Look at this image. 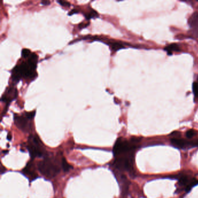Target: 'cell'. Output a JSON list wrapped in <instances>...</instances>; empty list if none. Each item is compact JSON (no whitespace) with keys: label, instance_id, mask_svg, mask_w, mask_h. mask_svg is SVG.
<instances>
[{"label":"cell","instance_id":"cell-1","mask_svg":"<svg viewBox=\"0 0 198 198\" xmlns=\"http://www.w3.org/2000/svg\"><path fill=\"white\" fill-rule=\"evenodd\" d=\"M26 62H22L16 66L12 70V78L15 83H18L23 78L26 79L34 78L37 74L36 69L38 62V56L34 53H32Z\"/></svg>","mask_w":198,"mask_h":198},{"label":"cell","instance_id":"cell-2","mask_svg":"<svg viewBox=\"0 0 198 198\" xmlns=\"http://www.w3.org/2000/svg\"><path fill=\"white\" fill-rule=\"evenodd\" d=\"M37 167L40 173L48 178L55 177L61 170L60 167L56 161L51 158H46L39 161Z\"/></svg>","mask_w":198,"mask_h":198},{"label":"cell","instance_id":"cell-3","mask_svg":"<svg viewBox=\"0 0 198 198\" xmlns=\"http://www.w3.org/2000/svg\"><path fill=\"white\" fill-rule=\"evenodd\" d=\"M134 152H131L116 157L113 165L116 169L120 171L127 172L131 174H133L134 172Z\"/></svg>","mask_w":198,"mask_h":198},{"label":"cell","instance_id":"cell-4","mask_svg":"<svg viewBox=\"0 0 198 198\" xmlns=\"http://www.w3.org/2000/svg\"><path fill=\"white\" fill-rule=\"evenodd\" d=\"M27 149L33 159L37 157H42L46 154V149L44 144L37 134H31L29 136Z\"/></svg>","mask_w":198,"mask_h":198},{"label":"cell","instance_id":"cell-5","mask_svg":"<svg viewBox=\"0 0 198 198\" xmlns=\"http://www.w3.org/2000/svg\"><path fill=\"white\" fill-rule=\"evenodd\" d=\"M136 148V144H134L131 141H128L123 137L119 138L113 147V153L114 157L128 154L131 152H134Z\"/></svg>","mask_w":198,"mask_h":198},{"label":"cell","instance_id":"cell-6","mask_svg":"<svg viewBox=\"0 0 198 198\" xmlns=\"http://www.w3.org/2000/svg\"><path fill=\"white\" fill-rule=\"evenodd\" d=\"M178 180V186L177 190L178 192L184 191L186 192H189L194 186L198 185V180L186 174H180Z\"/></svg>","mask_w":198,"mask_h":198},{"label":"cell","instance_id":"cell-7","mask_svg":"<svg viewBox=\"0 0 198 198\" xmlns=\"http://www.w3.org/2000/svg\"><path fill=\"white\" fill-rule=\"evenodd\" d=\"M14 123L19 129L25 133H29L33 129L32 120L28 119L25 114L21 116L15 114Z\"/></svg>","mask_w":198,"mask_h":198},{"label":"cell","instance_id":"cell-8","mask_svg":"<svg viewBox=\"0 0 198 198\" xmlns=\"http://www.w3.org/2000/svg\"><path fill=\"white\" fill-rule=\"evenodd\" d=\"M18 97V91L16 88L13 87H8L2 96L1 101L6 103V108H8V106L13 100L16 99Z\"/></svg>","mask_w":198,"mask_h":198},{"label":"cell","instance_id":"cell-9","mask_svg":"<svg viewBox=\"0 0 198 198\" xmlns=\"http://www.w3.org/2000/svg\"><path fill=\"white\" fill-rule=\"evenodd\" d=\"M172 145L178 149L189 148L194 147V141H188L180 138H173L171 139Z\"/></svg>","mask_w":198,"mask_h":198},{"label":"cell","instance_id":"cell-10","mask_svg":"<svg viewBox=\"0 0 198 198\" xmlns=\"http://www.w3.org/2000/svg\"><path fill=\"white\" fill-rule=\"evenodd\" d=\"M22 173L30 181L35 180L38 177L36 167L32 161L27 163L26 167L23 169Z\"/></svg>","mask_w":198,"mask_h":198},{"label":"cell","instance_id":"cell-11","mask_svg":"<svg viewBox=\"0 0 198 198\" xmlns=\"http://www.w3.org/2000/svg\"><path fill=\"white\" fill-rule=\"evenodd\" d=\"M188 24L192 34L195 37H198V12L192 14L188 19Z\"/></svg>","mask_w":198,"mask_h":198},{"label":"cell","instance_id":"cell-12","mask_svg":"<svg viewBox=\"0 0 198 198\" xmlns=\"http://www.w3.org/2000/svg\"><path fill=\"white\" fill-rule=\"evenodd\" d=\"M102 42L108 44L110 47L111 50L114 52L125 48L124 43L120 41H112L111 40H108L107 38H103Z\"/></svg>","mask_w":198,"mask_h":198},{"label":"cell","instance_id":"cell-13","mask_svg":"<svg viewBox=\"0 0 198 198\" xmlns=\"http://www.w3.org/2000/svg\"><path fill=\"white\" fill-rule=\"evenodd\" d=\"M164 50L167 51V54L169 55H172V52H180V48L177 44H171L170 45H168L166 47L164 48Z\"/></svg>","mask_w":198,"mask_h":198},{"label":"cell","instance_id":"cell-14","mask_svg":"<svg viewBox=\"0 0 198 198\" xmlns=\"http://www.w3.org/2000/svg\"><path fill=\"white\" fill-rule=\"evenodd\" d=\"M84 15L87 20H89L91 18H96L99 17L98 13L94 10H91L87 14H84Z\"/></svg>","mask_w":198,"mask_h":198},{"label":"cell","instance_id":"cell-15","mask_svg":"<svg viewBox=\"0 0 198 198\" xmlns=\"http://www.w3.org/2000/svg\"><path fill=\"white\" fill-rule=\"evenodd\" d=\"M62 169H63V170L65 172H68L70 170L71 168H72V167L71 166V165H70L67 161H66V159L63 158L62 159Z\"/></svg>","mask_w":198,"mask_h":198},{"label":"cell","instance_id":"cell-16","mask_svg":"<svg viewBox=\"0 0 198 198\" xmlns=\"http://www.w3.org/2000/svg\"><path fill=\"white\" fill-rule=\"evenodd\" d=\"M197 134V132L192 129L189 130L186 132V136L188 138H192Z\"/></svg>","mask_w":198,"mask_h":198},{"label":"cell","instance_id":"cell-17","mask_svg":"<svg viewBox=\"0 0 198 198\" xmlns=\"http://www.w3.org/2000/svg\"><path fill=\"white\" fill-rule=\"evenodd\" d=\"M192 90L194 94L195 97L198 98V82L195 81L192 84Z\"/></svg>","mask_w":198,"mask_h":198},{"label":"cell","instance_id":"cell-18","mask_svg":"<svg viewBox=\"0 0 198 198\" xmlns=\"http://www.w3.org/2000/svg\"><path fill=\"white\" fill-rule=\"evenodd\" d=\"M32 53L30 52V51L28 49H23L22 51V56L23 58H28L30 55H31Z\"/></svg>","mask_w":198,"mask_h":198},{"label":"cell","instance_id":"cell-19","mask_svg":"<svg viewBox=\"0 0 198 198\" xmlns=\"http://www.w3.org/2000/svg\"><path fill=\"white\" fill-rule=\"evenodd\" d=\"M36 111H30V112H25V115L30 120H33L35 116Z\"/></svg>","mask_w":198,"mask_h":198},{"label":"cell","instance_id":"cell-20","mask_svg":"<svg viewBox=\"0 0 198 198\" xmlns=\"http://www.w3.org/2000/svg\"><path fill=\"white\" fill-rule=\"evenodd\" d=\"M57 2L59 3L61 6L64 7H70L71 6V4L70 2L67 1H57Z\"/></svg>","mask_w":198,"mask_h":198},{"label":"cell","instance_id":"cell-21","mask_svg":"<svg viewBox=\"0 0 198 198\" xmlns=\"http://www.w3.org/2000/svg\"><path fill=\"white\" fill-rule=\"evenodd\" d=\"M78 12V11L77 10H76V9H74V10H72L70 12H69V13H68V15H69V16H71V15H73V14H74V13H77Z\"/></svg>","mask_w":198,"mask_h":198},{"label":"cell","instance_id":"cell-22","mask_svg":"<svg viewBox=\"0 0 198 198\" xmlns=\"http://www.w3.org/2000/svg\"><path fill=\"white\" fill-rule=\"evenodd\" d=\"M50 1H43L41 2V4L43 5H48L50 4Z\"/></svg>","mask_w":198,"mask_h":198},{"label":"cell","instance_id":"cell-23","mask_svg":"<svg viewBox=\"0 0 198 198\" xmlns=\"http://www.w3.org/2000/svg\"><path fill=\"white\" fill-rule=\"evenodd\" d=\"M6 172V169H5L2 165H1V174H2L4 173V172Z\"/></svg>","mask_w":198,"mask_h":198},{"label":"cell","instance_id":"cell-24","mask_svg":"<svg viewBox=\"0 0 198 198\" xmlns=\"http://www.w3.org/2000/svg\"><path fill=\"white\" fill-rule=\"evenodd\" d=\"M7 139L9 140V141H11L12 139V134L11 133H9L8 134V136H7Z\"/></svg>","mask_w":198,"mask_h":198},{"label":"cell","instance_id":"cell-25","mask_svg":"<svg viewBox=\"0 0 198 198\" xmlns=\"http://www.w3.org/2000/svg\"><path fill=\"white\" fill-rule=\"evenodd\" d=\"M88 25H89V24H86V25H84H84H83V23H81V24H80V25H79V27H80V29H83V28H84V27H87Z\"/></svg>","mask_w":198,"mask_h":198},{"label":"cell","instance_id":"cell-26","mask_svg":"<svg viewBox=\"0 0 198 198\" xmlns=\"http://www.w3.org/2000/svg\"><path fill=\"white\" fill-rule=\"evenodd\" d=\"M194 143H195V147H198V140L194 141Z\"/></svg>","mask_w":198,"mask_h":198},{"label":"cell","instance_id":"cell-27","mask_svg":"<svg viewBox=\"0 0 198 198\" xmlns=\"http://www.w3.org/2000/svg\"></svg>","mask_w":198,"mask_h":198}]
</instances>
